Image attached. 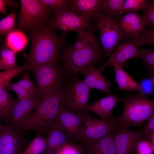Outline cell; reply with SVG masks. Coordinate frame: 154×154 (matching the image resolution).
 <instances>
[{
  "instance_id": "6da1fadb",
  "label": "cell",
  "mask_w": 154,
  "mask_h": 154,
  "mask_svg": "<svg viewBox=\"0 0 154 154\" xmlns=\"http://www.w3.org/2000/svg\"><path fill=\"white\" fill-rule=\"evenodd\" d=\"M29 33L31 47L25 64L26 71L33 72L44 65L56 64L65 36L57 35L48 26Z\"/></svg>"
},
{
  "instance_id": "7a4b0ae2",
  "label": "cell",
  "mask_w": 154,
  "mask_h": 154,
  "mask_svg": "<svg viewBox=\"0 0 154 154\" xmlns=\"http://www.w3.org/2000/svg\"><path fill=\"white\" fill-rule=\"evenodd\" d=\"M63 90L64 89L61 87L55 93L43 101L25 117L17 131L33 130L42 137H46L59 112Z\"/></svg>"
},
{
  "instance_id": "3957f363",
  "label": "cell",
  "mask_w": 154,
  "mask_h": 154,
  "mask_svg": "<svg viewBox=\"0 0 154 154\" xmlns=\"http://www.w3.org/2000/svg\"><path fill=\"white\" fill-rule=\"evenodd\" d=\"M123 109L118 116L114 115L112 120L124 127L139 126L154 114V100L139 92L129 94L119 99Z\"/></svg>"
},
{
  "instance_id": "277c9868",
  "label": "cell",
  "mask_w": 154,
  "mask_h": 154,
  "mask_svg": "<svg viewBox=\"0 0 154 154\" xmlns=\"http://www.w3.org/2000/svg\"><path fill=\"white\" fill-rule=\"evenodd\" d=\"M18 29L29 33L48 26L51 12L40 0H21Z\"/></svg>"
},
{
  "instance_id": "5b68a950",
  "label": "cell",
  "mask_w": 154,
  "mask_h": 154,
  "mask_svg": "<svg viewBox=\"0 0 154 154\" xmlns=\"http://www.w3.org/2000/svg\"><path fill=\"white\" fill-rule=\"evenodd\" d=\"M102 58L101 49L96 37L82 49L72 51L64 50L62 60L67 72L76 75L88 65L100 62Z\"/></svg>"
},
{
  "instance_id": "8992f818",
  "label": "cell",
  "mask_w": 154,
  "mask_h": 154,
  "mask_svg": "<svg viewBox=\"0 0 154 154\" xmlns=\"http://www.w3.org/2000/svg\"><path fill=\"white\" fill-rule=\"evenodd\" d=\"M119 19L102 13L96 20V27L99 32V41L105 54L108 56H110L116 46L125 38Z\"/></svg>"
},
{
  "instance_id": "52a82bcc",
  "label": "cell",
  "mask_w": 154,
  "mask_h": 154,
  "mask_svg": "<svg viewBox=\"0 0 154 154\" xmlns=\"http://www.w3.org/2000/svg\"><path fill=\"white\" fill-rule=\"evenodd\" d=\"M36 82L35 92L42 101L58 91L61 87L63 74L56 64L39 66L33 71Z\"/></svg>"
},
{
  "instance_id": "ba28073f",
  "label": "cell",
  "mask_w": 154,
  "mask_h": 154,
  "mask_svg": "<svg viewBox=\"0 0 154 154\" xmlns=\"http://www.w3.org/2000/svg\"><path fill=\"white\" fill-rule=\"evenodd\" d=\"M90 90L84 80L76 76L73 82L64 89L60 106L72 111H87Z\"/></svg>"
},
{
  "instance_id": "9c48e42d",
  "label": "cell",
  "mask_w": 154,
  "mask_h": 154,
  "mask_svg": "<svg viewBox=\"0 0 154 154\" xmlns=\"http://www.w3.org/2000/svg\"><path fill=\"white\" fill-rule=\"evenodd\" d=\"M116 124L112 120L104 121L93 117L88 113L77 140L81 141L84 146L92 144L111 133Z\"/></svg>"
},
{
  "instance_id": "30bf717a",
  "label": "cell",
  "mask_w": 154,
  "mask_h": 154,
  "mask_svg": "<svg viewBox=\"0 0 154 154\" xmlns=\"http://www.w3.org/2000/svg\"><path fill=\"white\" fill-rule=\"evenodd\" d=\"M92 20L87 16L78 15L70 10L54 13L50 18L48 26L52 29L62 31V35L71 31L90 30Z\"/></svg>"
},
{
  "instance_id": "8fae6325",
  "label": "cell",
  "mask_w": 154,
  "mask_h": 154,
  "mask_svg": "<svg viewBox=\"0 0 154 154\" xmlns=\"http://www.w3.org/2000/svg\"><path fill=\"white\" fill-rule=\"evenodd\" d=\"M22 131L15 130L9 125L0 130V154H21L29 143Z\"/></svg>"
},
{
  "instance_id": "7c38bea8",
  "label": "cell",
  "mask_w": 154,
  "mask_h": 154,
  "mask_svg": "<svg viewBox=\"0 0 154 154\" xmlns=\"http://www.w3.org/2000/svg\"><path fill=\"white\" fill-rule=\"evenodd\" d=\"M88 111H84L75 113L74 111L60 106L55 121L62 126L71 140H77L80 129L84 124Z\"/></svg>"
},
{
  "instance_id": "4fadbf2b",
  "label": "cell",
  "mask_w": 154,
  "mask_h": 154,
  "mask_svg": "<svg viewBox=\"0 0 154 154\" xmlns=\"http://www.w3.org/2000/svg\"><path fill=\"white\" fill-rule=\"evenodd\" d=\"M112 133L117 154H136L133 148V140L144 137L142 129L133 131L117 123Z\"/></svg>"
},
{
  "instance_id": "5bb4252c",
  "label": "cell",
  "mask_w": 154,
  "mask_h": 154,
  "mask_svg": "<svg viewBox=\"0 0 154 154\" xmlns=\"http://www.w3.org/2000/svg\"><path fill=\"white\" fill-rule=\"evenodd\" d=\"M42 101L35 92L28 98L19 101L13 108L9 125L17 131L19 125L25 117L37 108Z\"/></svg>"
},
{
  "instance_id": "9a60e30c",
  "label": "cell",
  "mask_w": 154,
  "mask_h": 154,
  "mask_svg": "<svg viewBox=\"0 0 154 154\" xmlns=\"http://www.w3.org/2000/svg\"><path fill=\"white\" fill-rule=\"evenodd\" d=\"M139 47L133 42L125 40L118 46L109 59L99 68L103 71L106 67L112 66L114 60H115L122 68H128L129 65L127 61L131 58L135 57Z\"/></svg>"
},
{
  "instance_id": "2e32d148",
  "label": "cell",
  "mask_w": 154,
  "mask_h": 154,
  "mask_svg": "<svg viewBox=\"0 0 154 154\" xmlns=\"http://www.w3.org/2000/svg\"><path fill=\"white\" fill-rule=\"evenodd\" d=\"M103 72V71L94 64L88 65L80 72L84 76V80L90 90L97 89L110 94L111 82L105 78Z\"/></svg>"
},
{
  "instance_id": "e0dca14e",
  "label": "cell",
  "mask_w": 154,
  "mask_h": 154,
  "mask_svg": "<svg viewBox=\"0 0 154 154\" xmlns=\"http://www.w3.org/2000/svg\"><path fill=\"white\" fill-rule=\"evenodd\" d=\"M119 102V99L116 95L109 94L89 105L87 111L93 113L102 120L110 121L114 116L113 110Z\"/></svg>"
},
{
  "instance_id": "ac0fdd59",
  "label": "cell",
  "mask_w": 154,
  "mask_h": 154,
  "mask_svg": "<svg viewBox=\"0 0 154 154\" xmlns=\"http://www.w3.org/2000/svg\"><path fill=\"white\" fill-rule=\"evenodd\" d=\"M46 138V147L42 154H56L62 146L71 140L64 129L55 121Z\"/></svg>"
},
{
  "instance_id": "d6986e66",
  "label": "cell",
  "mask_w": 154,
  "mask_h": 154,
  "mask_svg": "<svg viewBox=\"0 0 154 154\" xmlns=\"http://www.w3.org/2000/svg\"><path fill=\"white\" fill-rule=\"evenodd\" d=\"M69 10L96 21L102 13V0H68Z\"/></svg>"
},
{
  "instance_id": "ffe728a7",
  "label": "cell",
  "mask_w": 154,
  "mask_h": 154,
  "mask_svg": "<svg viewBox=\"0 0 154 154\" xmlns=\"http://www.w3.org/2000/svg\"><path fill=\"white\" fill-rule=\"evenodd\" d=\"M119 21L125 35V40L136 44L139 34L145 29L139 15L135 12L128 13L123 16H121Z\"/></svg>"
},
{
  "instance_id": "44dd1931",
  "label": "cell",
  "mask_w": 154,
  "mask_h": 154,
  "mask_svg": "<svg viewBox=\"0 0 154 154\" xmlns=\"http://www.w3.org/2000/svg\"><path fill=\"white\" fill-rule=\"evenodd\" d=\"M112 132L94 143L84 146L85 154H117Z\"/></svg>"
},
{
  "instance_id": "7402d4cb",
  "label": "cell",
  "mask_w": 154,
  "mask_h": 154,
  "mask_svg": "<svg viewBox=\"0 0 154 154\" xmlns=\"http://www.w3.org/2000/svg\"><path fill=\"white\" fill-rule=\"evenodd\" d=\"M115 73V80L118 89L123 91H139V84L134 80L115 60L112 62Z\"/></svg>"
},
{
  "instance_id": "603a6c76",
  "label": "cell",
  "mask_w": 154,
  "mask_h": 154,
  "mask_svg": "<svg viewBox=\"0 0 154 154\" xmlns=\"http://www.w3.org/2000/svg\"><path fill=\"white\" fill-rule=\"evenodd\" d=\"M5 45L17 53L23 50L28 43V38L24 31L15 29L6 35Z\"/></svg>"
},
{
  "instance_id": "cb8c5ba5",
  "label": "cell",
  "mask_w": 154,
  "mask_h": 154,
  "mask_svg": "<svg viewBox=\"0 0 154 154\" xmlns=\"http://www.w3.org/2000/svg\"><path fill=\"white\" fill-rule=\"evenodd\" d=\"M19 101L11 96L5 87L0 88V113L3 119L10 120L13 108Z\"/></svg>"
},
{
  "instance_id": "d4e9b609",
  "label": "cell",
  "mask_w": 154,
  "mask_h": 154,
  "mask_svg": "<svg viewBox=\"0 0 154 154\" xmlns=\"http://www.w3.org/2000/svg\"><path fill=\"white\" fill-rule=\"evenodd\" d=\"M96 36L92 30H83L78 31L76 41L72 45L67 44L64 50L69 51L79 50L85 47Z\"/></svg>"
},
{
  "instance_id": "484cf974",
  "label": "cell",
  "mask_w": 154,
  "mask_h": 154,
  "mask_svg": "<svg viewBox=\"0 0 154 154\" xmlns=\"http://www.w3.org/2000/svg\"><path fill=\"white\" fill-rule=\"evenodd\" d=\"M151 47L145 49L139 48L135 57L143 61L147 76L150 77L154 75V52Z\"/></svg>"
},
{
  "instance_id": "4316f807",
  "label": "cell",
  "mask_w": 154,
  "mask_h": 154,
  "mask_svg": "<svg viewBox=\"0 0 154 154\" xmlns=\"http://www.w3.org/2000/svg\"><path fill=\"white\" fill-rule=\"evenodd\" d=\"M124 0H102V13L112 17L120 19L121 7Z\"/></svg>"
},
{
  "instance_id": "83f0119b",
  "label": "cell",
  "mask_w": 154,
  "mask_h": 154,
  "mask_svg": "<svg viewBox=\"0 0 154 154\" xmlns=\"http://www.w3.org/2000/svg\"><path fill=\"white\" fill-rule=\"evenodd\" d=\"M16 54L5 45L0 50V65L3 70H8L16 68Z\"/></svg>"
},
{
  "instance_id": "f1b7e54d",
  "label": "cell",
  "mask_w": 154,
  "mask_h": 154,
  "mask_svg": "<svg viewBox=\"0 0 154 154\" xmlns=\"http://www.w3.org/2000/svg\"><path fill=\"white\" fill-rule=\"evenodd\" d=\"M46 145V137L37 133L21 154H40L44 151Z\"/></svg>"
},
{
  "instance_id": "f546056e",
  "label": "cell",
  "mask_w": 154,
  "mask_h": 154,
  "mask_svg": "<svg viewBox=\"0 0 154 154\" xmlns=\"http://www.w3.org/2000/svg\"><path fill=\"white\" fill-rule=\"evenodd\" d=\"M17 4L12 12L5 17L0 20V36L7 35L16 29L15 21L18 17L15 13Z\"/></svg>"
},
{
  "instance_id": "4dcf8cb0",
  "label": "cell",
  "mask_w": 154,
  "mask_h": 154,
  "mask_svg": "<svg viewBox=\"0 0 154 154\" xmlns=\"http://www.w3.org/2000/svg\"><path fill=\"white\" fill-rule=\"evenodd\" d=\"M139 17L143 27L149 29H153L154 26V1H148L147 6Z\"/></svg>"
},
{
  "instance_id": "1f68e13d",
  "label": "cell",
  "mask_w": 154,
  "mask_h": 154,
  "mask_svg": "<svg viewBox=\"0 0 154 154\" xmlns=\"http://www.w3.org/2000/svg\"><path fill=\"white\" fill-rule=\"evenodd\" d=\"M148 3L146 0H124L121 7L120 14L134 13L139 9L144 10Z\"/></svg>"
},
{
  "instance_id": "d6a6232c",
  "label": "cell",
  "mask_w": 154,
  "mask_h": 154,
  "mask_svg": "<svg viewBox=\"0 0 154 154\" xmlns=\"http://www.w3.org/2000/svg\"><path fill=\"white\" fill-rule=\"evenodd\" d=\"M133 145L136 154H152L154 151V146L144 137L135 139Z\"/></svg>"
},
{
  "instance_id": "836d02e7",
  "label": "cell",
  "mask_w": 154,
  "mask_h": 154,
  "mask_svg": "<svg viewBox=\"0 0 154 154\" xmlns=\"http://www.w3.org/2000/svg\"><path fill=\"white\" fill-rule=\"evenodd\" d=\"M26 66L25 64L11 70H5L0 72V88L6 87L14 77L26 71Z\"/></svg>"
},
{
  "instance_id": "e575fe53",
  "label": "cell",
  "mask_w": 154,
  "mask_h": 154,
  "mask_svg": "<svg viewBox=\"0 0 154 154\" xmlns=\"http://www.w3.org/2000/svg\"><path fill=\"white\" fill-rule=\"evenodd\" d=\"M48 9L54 13L69 10L68 0H40Z\"/></svg>"
},
{
  "instance_id": "d590c367",
  "label": "cell",
  "mask_w": 154,
  "mask_h": 154,
  "mask_svg": "<svg viewBox=\"0 0 154 154\" xmlns=\"http://www.w3.org/2000/svg\"><path fill=\"white\" fill-rule=\"evenodd\" d=\"M139 47L145 44H150L151 47L154 45V29H145L139 34L136 42Z\"/></svg>"
},
{
  "instance_id": "8d00e7d4",
  "label": "cell",
  "mask_w": 154,
  "mask_h": 154,
  "mask_svg": "<svg viewBox=\"0 0 154 154\" xmlns=\"http://www.w3.org/2000/svg\"><path fill=\"white\" fill-rule=\"evenodd\" d=\"M139 84L140 88L139 92L145 96L151 94L154 90V76H147L141 80Z\"/></svg>"
},
{
  "instance_id": "74e56055",
  "label": "cell",
  "mask_w": 154,
  "mask_h": 154,
  "mask_svg": "<svg viewBox=\"0 0 154 154\" xmlns=\"http://www.w3.org/2000/svg\"><path fill=\"white\" fill-rule=\"evenodd\" d=\"M21 88L33 95L35 92L36 86L31 79L29 74L23 75L22 79L17 82Z\"/></svg>"
},
{
  "instance_id": "f35d334b",
  "label": "cell",
  "mask_w": 154,
  "mask_h": 154,
  "mask_svg": "<svg viewBox=\"0 0 154 154\" xmlns=\"http://www.w3.org/2000/svg\"><path fill=\"white\" fill-rule=\"evenodd\" d=\"M56 154H82V153L80 149L70 142L62 146Z\"/></svg>"
},
{
  "instance_id": "ab89813d",
  "label": "cell",
  "mask_w": 154,
  "mask_h": 154,
  "mask_svg": "<svg viewBox=\"0 0 154 154\" xmlns=\"http://www.w3.org/2000/svg\"><path fill=\"white\" fill-rule=\"evenodd\" d=\"M146 121L142 130L144 137L149 140L154 133V113Z\"/></svg>"
},
{
  "instance_id": "60d3db41",
  "label": "cell",
  "mask_w": 154,
  "mask_h": 154,
  "mask_svg": "<svg viewBox=\"0 0 154 154\" xmlns=\"http://www.w3.org/2000/svg\"><path fill=\"white\" fill-rule=\"evenodd\" d=\"M14 1L10 0H0V13L5 14L7 12L6 5H13Z\"/></svg>"
},
{
  "instance_id": "b9f144b4",
  "label": "cell",
  "mask_w": 154,
  "mask_h": 154,
  "mask_svg": "<svg viewBox=\"0 0 154 154\" xmlns=\"http://www.w3.org/2000/svg\"><path fill=\"white\" fill-rule=\"evenodd\" d=\"M1 118L0 117V119H1ZM4 126L2 125L0 123V130H1L3 127Z\"/></svg>"
},
{
  "instance_id": "7bdbcfd3",
  "label": "cell",
  "mask_w": 154,
  "mask_h": 154,
  "mask_svg": "<svg viewBox=\"0 0 154 154\" xmlns=\"http://www.w3.org/2000/svg\"><path fill=\"white\" fill-rule=\"evenodd\" d=\"M0 70H3V68L1 66V65H0Z\"/></svg>"
},
{
  "instance_id": "ee69618b",
  "label": "cell",
  "mask_w": 154,
  "mask_h": 154,
  "mask_svg": "<svg viewBox=\"0 0 154 154\" xmlns=\"http://www.w3.org/2000/svg\"><path fill=\"white\" fill-rule=\"evenodd\" d=\"M0 117H1V119H3V117L2 115H1V114L0 113Z\"/></svg>"
}]
</instances>
